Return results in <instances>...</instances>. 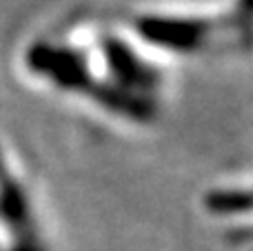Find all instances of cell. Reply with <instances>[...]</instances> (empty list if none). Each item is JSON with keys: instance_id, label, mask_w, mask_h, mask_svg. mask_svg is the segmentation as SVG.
Returning a JSON list of instances; mask_svg holds the SVG:
<instances>
[{"instance_id": "cell-1", "label": "cell", "mask_w": 253, "mask_h": 251, "mask_svg": "<svg viewBox=\"0 0 253 251\" xmlns=\"http://www.w3.org/2000/svg\"><path fill=\"white\" fill-rule=\"evenodd\" d=\"M25 65L29 71L49 78L65 91H87L93 83L87 58L74 47L34 42L25 53Z\"/></svg>"}, {"instance_id": "cell-2", "label": "cell", "mask_w": 253, "mask_h": 251, "mask_svg": "<svg viewBox=\"0 0 253 251\" xmlns=\"http://www.w3.org/2000/svg\"><path fill=\"white\" fill-rule=\"evenodd\" d=\"M138 34L147 42L167 51H198L211 36L213 25L202 18H175V16H144L135 22Z\"/></svg>"}, {"instance_id": "cell-3", "label": "cell", "mask_w": 253, "mask_h": 251, "mask_svg": "<svg viewBox=\"0 0 253 251\" xmlns=\"http://www.w3.org/2000/svg\"><path fill=\"white\" fill-rule=\"evenodd\" d=\"M102 56L107 69L114 76V83L129 87L140 93H151L160 84V74L153 65L138 56L123 38L105 36L102 38Z\"/></svg>"}, {"instance_id": "cell-4", "label": "cell", "mask_w": 253, "mask_h": 251, "mask_svg": "<svg viewBox=\"0 0 253 251\" xmlns=\"http://www.w3.org/2000/svg\"><path fill=\"white\" fill-rule=\"evenodd\" d=\"M87 91L100 107L125 116L133 123H151L158 114L156 100L149 93L133 91L118 83H91Z\"/></svg>"}, {"instance_id": "cell-5", "label": "cell", "mask_w": 253, "mask_h": 251, "mask_svg": "<svg viewBox=\"0 0 253 251\" xmlns=\"http://www.w3.org/2000/svg\"><path fill=\"white\" fill-rule=\"evenodd\" d=\"M205 205L211 213L218 216H238L253 211L251 189H213L205 198Z\"/></svg>"}, {"instance_id": "cell-6", "label": "cell", "mask_w": 253, "mask_h": 251, "mask_svg": "<svg viewBox=\"0 0 253 251\" xmlns=\"http://www.w3.org/2000/svg\"><path fill=\"white\" fill-rule=\"evenodd\" d=\"M0 218L13 227L27 222V198L11 178H0Z\"/></svg>"}, {"instance_id": "cell-7", "label": "cell", "mask_w": 253, "mask_h": 251, "mask_svg": "<svg viewBox=\"0 0 253 251\" xmlns=\"http://www.w3.org/2000/svg\"><path fill=\"white\" fill-rule=\"evenodd\" d=\"M236 16L242 20H253V0H236Z\"/></svg>"}, {"instance_id": "cell-8", "label": "cell", "mask_w": 253, "mask_h": 251, "mask_svg": "<svg viewBox=\"0 0 253 251\" xmlns=\"http://www.w3.org/2000/svg\"><path fill=\"white\" fill-rule=\"evenodd\" d=\"M0 169H2V160H0Z\"/></svg>"}]
</instances>
